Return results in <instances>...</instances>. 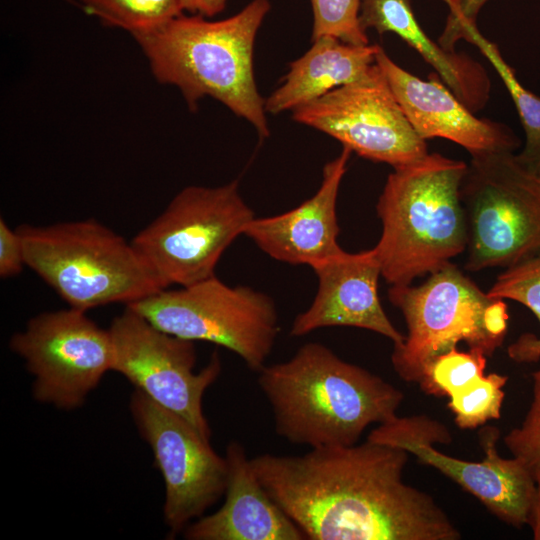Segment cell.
<instances>
[{
    "label": "cell",
    "instance_id": "6da1fadb",
    "mask_svg": "<svg viewBox=\"0 0 540 540\" xmlns=\"http://www.w3.org/2000/svg\"><path fill=\"white\" fill-rule=\"evenodd\" d=\"M409 453L366 440L251 458L261 484L310 540H458L427 493L403 481Z\"/></svg>",
    "mask_w": 540,
    "mask_h": 540
},
{
    "label": "cell",
    "instance_id": "7a4b0ae2",
    "mask_svg": "<svg viewBox=\"0 0 540 540\" xmlns=\"http://www.w3.org/2000/svg\"><path fill=\"white\" fill-rule=\"evenodd\" d=\"M257 382L276 434L310 448L356 444L369 425L394 418L404 399L401 390L319 342L265 365Z\"/></svg>",
    "mask_w": 540,
    "mask_h": 540
},
{
    "label": "cell",
    "instance_id": "3957f363",
    "mask_svg": "<svg viewBox=\"0 0 540 540\" xmlns=\"http://www.w3.org/2000/svg\"><path fill=\"white\" fill-rule=\"evenodd\" d=\"M270 8L268 0H252L237 14L219 21L181 14L132 36L155 79L176 86L190 110H196L203 97H212L247 120L265 139L270 130L253 57L258 29Z\"/></svg>",
    "mask_w": 540,
    "mask_h": 540
},
{
    "label": "cell",
    "instance_id": "277c9868",
    "mask_svg": "<svg viewBox=\"0 0 540 540\" xmlns=\"http://www.w3.org/2000/svg\"><path fill=\"white\" fill-rule=\"evenodd\" d=\"M467 164L439 153L393 168L376 205L382 231L373 247L381 275L409 285L462 253L468 227L461 200Z\"/></svg>",
    "mask_w": 540,
    "mask_h": 540
},
{
    "label": "cell",
    "instance_id": "5b68a950",
    "mask_svg": "<svg viewBox=\"0 0 540 540\" xmlns=\"http://www.w3.org/2000/svg\"><path fill=\"white\" fill-rule=\"evenodd\" d=\"M16 230L26 266L72 308L129 305L167 288L132 242L92 218Z\"/></svg>",
    "mask_w": 540,
    "mask_h": 540
},
{
    "label": "cell",
    "instance_id": "8992f818",
    "mask_svg": "<svg viewBox=\"0 0 540 540\" xmlns=\"http://www.w3.org/2000/svg\"><path fill=\"white\" fill-rule=\"evenodd\" d=\"M388 298L407 326L404 341L394 345L391 363L408 382L419 384L427 366L459 342L489 357L507 333L505 301L482 291L451 262L418 286L391 285Z\"/></svg>",
    "mask_w": 540,
    "mask_h": 540
},
{
    "label": "cell",
    "instance_id": "52a82bcc",
    "mask_svg": "<svg viewBox=\"0 0 540 540\" xmlns=\"http://www.w3.org/2000/svg\"><path fill=\"white\" fill-rule=\"evenodd\" d=\"M466 269L510 267L540 253V175L510 151L472 156L461 183Z\"/></svg>",
    "mask_w": 540,
    "mask_h": 540
},
{
    "label": "cell",
    "instance_id": "ba28073f",
    "mask_svg": "<svg viewBox=\"0 0 540 540\" xmlns=\"http://www.w3.org/2000/svg\"><path fill=\"white\" fill-rule=\"evenodd\" d=\"M253 218L238 180L188 186L131 242L166 287H184L214 276L222 254Z\"/></svg>",
    "mask_w": 540,
    "mask_h": 540
},
{
    "label": "cell",
    "instance_id": "9c48e42d",
    "mask_svg": "<svg viewBox=\"0 0 540 540\" xmlns=\"http://www.w3.org/2000/svg\"><path fill=\"white\" fill-rule=\"evenodd\" d=\"M126 306L166 333L232 351L257 372L266 365L280 332L269 295L249 286H229L216 275Z\"/></svg>",
    "mask_w": 540,
    "mask_h": 540
},
{
    "label": "cell",
    "instance_id": "30bf717a",
    "mask_svg": "<svg viewBox=\"0 0 540 540\" xmlns=\"http://www.w3.org/2000/svg\"><path fill=\"white\" fill-rule=\"evenodd\" d=\"M9 346L33 376L37 402L70 411L81 407L104 375L113 371L108 329L76 308L40 313L11 336Z\"/></svg>",
    "mask_w": 540,
    "mask_h": 540
},
{
    "label": "cell",
    "instance_id": "8fae6325",
    "mask_svg": "<svg viewBox=\"0 0 540 540\" xmlns=\"http://www.w3.org/2000/svg\"><path fill=\"white\" fill-rule=\"evenodd\" d=\"M499 430L483 427L479 442L484 451L480 462L451 457L435 448L452 440L447 427L426 415L395 416L374 428L367 440L402 449L456 482L475 496L501 521L521 529L528 524L537 484L516 457L498 453Z\"/></svg>",
    "mask_w": 540,
    "mask_h": 540
},
{
    "label": "cell",
    "instance_id": "7c38bea8",
    "mask_svg": "<svg viewBox=\"0 0 540 540\" xmlns=\"http://www.w3.org/2000/svg\"><path fill=\"white\" fill-rule=\"evenodd\" d=\"M109 331L114 345L113 371L210 440L202 401L221 373L219 354L215 351L207 365L195 372L194 341L158 329L128 306L113 319Z\"/></svg>",
    "mask_w": 540,
    "mask_h": 540
},
{
    "label": "cell",
    "instance_id": "4fadbf2b",
    "mask_svg": "<svg viewBox=\"0 0 540 540\" xmlns=\"http://www.w3.org/2000/svg\"><path fill=\"white\" fill-rule=\"evenodd\" d=\"M129 408L153 453L165 488L163 519L174 538L224 496L227 462L180 415L134 389Z\"/></svg>",
    "mask_w": 540,
    "mask_h": 540
},
{
    "label": "cell",
    "instance_id": "5bb4252c",
    "mask_svg": "<svg viewBox=\"0 0 540 540\" xmlns=\"http://www.w3.org/2000/svg\"><path fill=\"white\" fill-rule=\"evenodd\" d=\"M296 122L322 131L359 156L397 168L428 154L377 63L355 82L292 111Z\"/></svg>",
    "mask_w": 540,
    "mask_h": 540
},
{
    "label": "cell",
    "instance_id": "9a60e30c",
    "mask_svg": "<svg viewBox=\"0 0 540 540\" xmlns=\"http://www.w3.org/2000/svg\"><path fill=\"white\" fill-rule=\"evenodd\" d=\"M318 287L311 305L293 320L290 335L328 327L367 329L400 345L405 336L386 315L378 295L381 267L374 249L342 251L311 267Z\"/></svg>",
    "mask_w": 540,
    "mask_h": 540
},
{
    "label": "cell",
    "instance_id": "2e32d148",
    "mask_svg": "<svg viewBox=\"0 0 540 540\" xmlns=\"http://www.w3.org/2000/svg\"><path fill=\"white\" fill-rule=\"evenodd\" d=\"M376 63L417 134L424 140L440 137L455 142L472 156L514 152L520 141L506 125L479 119L442 82L437 73L421 80L409 73L380 46Z\"/></svg>",
    "mask_w": 540,
    "mask_h": 540
},
{
    "label": "cell",
    "instance_id": "e0dca14e",
    "mask_svg": "<svg viewBox=\"0 0 540 540\" xmlns=\"http://www.w3.org/2000/svg\"><path fill=\"white\" fill-rule=\"evenodd\" d=\"M350 155L343 147L325 164L322 183L311 198L285 213L253 218L243 235L271 258L292 265L312 267L342 252L336 205Z\"/></svg>",
    "mask_w": 540,
    "mask_h": 540
},
{
    "label": "cell",
    "instance_id": "ac0fdd59",
    "mask_svg": "<svg viewBox=\"0 0 540 540\" xmlns=\"http://www.w3.org/2000/svg\"><path fill=\"white\" fill-rule=\"evenodd\" d=\"M227 484L224 503L183 531L188 540H303L300 528L269 496L246 449L237 441L225 451Z\"/></svg>",
    "mask_w": 540,
    "mask_h": 540
},
{
    "label": "cell",
    "instance_id": "d6986e66",
    "mask_svg": "<svg viewBox=\"0 0 540 540\" xmlns=\"http://www.w3.org/2000/svg\"><path fill=\"white\" fill-rule=\"evenodd\" d=\"M358 21L366 32L397 34L429 63L452 93L473 113L489 99L490 80L484 67L466 54L449 52L427 36L411 0H361Z\"/></svg>",
    "mask_w": 540,
    "mask_h": 540
},
{
    "label": "cell",
    "instance_id": "ffe728a7",
    "mask_svg": "<svg viewBox=\"0 0 540 540\" xmlns=\"http://www.w3.org/2000/svg\"><path fill=\"white\" fill-rule=\"evenodd\" d=\"M379 48L377 44L345 43L328 35L313 40L312 47L290 63L283 83L265 100V111H293L335 88L360 80L376 63Z\"/></svg>",
    "mask_w": 540,
    "mask_h": 540
},
{
    "label": "cell",
    "instance_id": "44dd1931",
    "mask_svg": "<svg viewBox=\"0 0 540 540\" xmlns=\"http://www.w3.org/2000/svg\"><path fill=\"white\" fill-rule=\"evenodd\" d=\"M461 39L475 45L503 80L516 106L526 137L525 146L516 157L527 170L540 175V97L522 86L514 70L501 56L497 45L486 39L477 25L464 28Z\"/></svg>",
    "mask_w": 540,
    "mask_h": 540
},
{
    "label": "cell",
    "instance_id": "7402d4cb",
    "mask_svg": "<svg viewBox=\"0 0 540 540\" xmlns=\"http://www.w3.org/2000/svg\"><path fill=\"white\" fill-rule=\"evenodd\" d=\"M488 294L509 299L530 309L540 324V253L505 268ZM509 358L517 363H535L540 360V334L524 333L507 347Z\"/></svg>",
    "mask_w": 540,
    "mask_h": 540
},
{
    "label": "cell",
    "instance_id": "603a6c76",
    "mask_svg": "<svg viewBox=\"0 0 540 540\" xmlns=\"http://www.w3.org/2000/svg\"><path fill=\"white\" fill-rule=\"evenodd\" d=\"M106 26L131 35L147 32L183 14L179 0H80Z\"/></svg>",
    "mask_w": 540,
    "mask_h": 540
},
{
    "label": "cell",
    "instance_id": "cb8c5ba5",
    "mask_svg": "<svg viewBox=\"0 0 540 540\" xmlns=\"http://www.w3.org/2000/svg\"><path fill=\"white\" fill-rule=\"evenodd\" d=\"M508 376L489 373L449 396L448 407L462 429H473L500 418Z\"/></svg>",
    "mask_w": 540,
    "mask_h": 540
},
{
    "label": "cell",
    "instance_id": "d4e9b609",
    "mask_svg": "<svg viewBox=\"0 0 540 540\" xmlns=\"http://www.w3.org/2000/svg\"><path fill=\"white\" fill-rule=\"evenodd\" d=\"M486 363L487 356L481 351L453 348L427 366L419 385L427 394L449 397L482 377Z\"/></svg>",
    "mask_w": 540,
    "mask_h": 540
},
{
    "label": "cell",
    "instance_id": "484cf974",
    "mask_svg": "<svg viewBox=\"0 0 540 540\" xmlns=\"http://www.w3.org/2000/svg\"><path fill=\"white\" fill-rule=\"evenodd\" d=\"M310 1L314 18L312 41L328 35L349 44H369L358 21L361 0Z\"/></svg>",
    "mask_w": 540,
    "mask_h": 540
},
{
    "label": "cell",
    "instance_id": "4316f807",
    "mask_svg": "<svg viewBox=\"0 0 540 540\" xmlns=\"http://www.w3.org/2000/svg\"><path fill=\"white\" fill-rule=\"evenodd\" d=\"M532 399L521 424L510 430L504 443L540 486V369L531 374Z\"/></svg>",
    "mask_w": 540,
    "mask_h": 540
},
{
    "label": "cell",
    "instance_id": "83f0119b",
    "mask_svg": "<svg viewBox=\"0 0 540 540\" xmlns=\"http://www.w3.org/2000/svg\"><path fill=\"white\" fill-rule=\"evenodd\" d=\"M449 15L438 43L447 51H455V44L461 39L464 28L476 25L477 15L488 0H443Z\"/></svg>",
    "mask_w": 540,
    "mask_h": 540
},
{
    "label": "cell",
    "instance_id": "f1b7e54d",
    "mask_svg": "<svg viewBox=\"0 0 540 540\" xmlns=\"http://www.w3.org/2000/svg\"><path fill=\"white\" fill-rule=\"evenodd\" d=\"M26 266L24 247L18 231L12 230L6 221L0 219V277L2 279L19 275Z\"/></svg>",
    "mask_w": 540,
    "mask_h": 540
},
{
    "label": "cell",
    "instance_id": "f546056e",
    "mask_svg": "<svg viewBox=\"0 0 540 540\" xmlns=\"http://www.w3.org/2000/svg\"><path fill=\"white\" fill-rule=\"evenodd\" d=\"M183 11L206 18L222 12L227 0H179Z\"/></svg>",
    "mask_w": 540,
    "mask_h": 540
},
{
    "label": "cell",
    "instance_id": "4dcf8cb0",
    "mask_svg": "<svg viewBox=\"0 0 540 540\" xmlns=\"http://www.w3.org/2000/svg\"><path fill=\"white\" fill-rule=\"evenodd\" d=\"M531 527L533 538L540 540V486L537 485L536 494L531 506L528 524Z\"/></svg>",
    "mask_w": 540,
    "mask_h": 540
}]
</instances>
